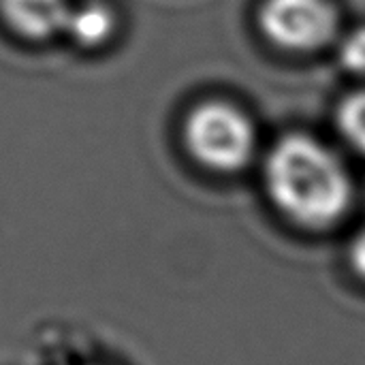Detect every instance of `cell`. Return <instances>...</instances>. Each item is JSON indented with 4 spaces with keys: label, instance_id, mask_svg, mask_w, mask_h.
<instances>
[{
    "label": "cell",
    "instance_id": "ba28073f",
    "mask_svg": "<svg viewBox=\"0 0 365 365\" xmlns=\"http://www.w3.org/2000/svg\"><path fill=\"white\" fill-rule=\"evenodd\" d=\"M351 263L357 269V274L365 278V231L355 237V242L351 246Z\"/></svg>",
    "mask_w": 365,
    "mask_h": 365
},
{
    "label": "cell",
    "instance_id": "7a4b0ae2",
    "mask_svg": "<svg viewBox=\"0 0 365 365\" xmlns=\"http://www.w3.org/2000/svg\"><path fill=\"white\" fill-rule=\"evenodd\" d=\"M184 137L190 154L214 171L246 167L257 145L250 118L225 101H207L195 107L186 120Z\"/></svg>",
    "mask_w": 365,
    "mask_h": 365
},
{
    "label": "cell",
    "instance_id": "3957f363",
    "mask_svg": "<svg viewBox=\"0 0 365 365\" xmlns=\"http://www.w3.org/2000/svg\"><path fill=\"white\" fill-rule=\"evenodd\" d=\"M263 34L289 51H314L338 34V13L329 0H265L259 11Z\"/></svg>",
    "mask_w": 365,
    "mask_h": 365
},
{
    "label": "cell",
    "instance_id": "5b68a950",
    "mask_svg": "<svg viewBox=\"0 0 365 365\" xmlns=\"http://www.w3.org/2000/svg\"><path fill=\"white\" fill-rule=\"evenodd\" d=\"M115 24V13L105 0L73 2L64 24V34H68L77 45L92 49L111 38Z\"/></svg>",
    "mask_w": 365,
    "mask_h": 365
},
{
    "label": "cell",
    "instance_id": "52a82bcc",
    "mask_svg": "<svg viewBox=\"0 0 365 365\" xmlns=\"http://www.w3.org/2000/svg\"><path fill=\"white\" fill-rule=\"evenodd\" d=\"M340 62L346 71L365 75V26L344 36L340 45Z\"/></svg>",
    "mask_w": 365,
    "mask_h": 365
},
{
    "label": "cell",
    "instance_id": "8992f818",
    "mask_svg": "<svg viewBox=\"0 0 365 365\" xmlns=\"http://www.w3.org/2000/svg\"><path fill=\"white\" fill-rule=\"evenodd\" d=\"M338 128L344 139L365 156V90L342 101L338 109Z\"/></svg>",
    "mask_w": 365,
    "mask_h": 365
},
{
    "label": "cell",
    "instance_id": "277c9868",
    "mask_svg": "<svg viewBox=\"0 0 365 365\" xmlns=\"http://www.w3.org/2000/svg\"><path fill=\"white\" fill-rule=\"evenodd\" d=\"M73 0H0L4 21L24 38L45 41L64 32Z\"/></svg>",
    "mask_w": 365,
    "mask_h": 365
},
{
    "label": "cell",
    "instance_id": "6da1fadb",
    "mask_svg": "<svg viewBox=\"0 0 365 365\" xmlns=\"http://www.w3.org/2000/svg\"><path fill=\"white\" fill-rule=\"evenodd\" d=\"M265 184L278 210L302 227L325 229L351 203V178L340 158L308 135H287L265 163Z\"/></svg>",
    "mask_w": 365,
    "mask_h": 365
}]
</instances>
